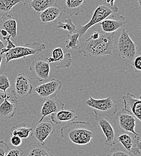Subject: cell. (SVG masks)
Returning a JSON list of instances; mask_svg holds the SVG:
<instances>
[{
	"label": "cell",
	"mask_w": 141,
	"mask_h": 156,
	"mask_svg": "<svg viewBox=\"0 0 141 156\" xmlns=\"http://www.w3.org/2000/svg\"><path fill=\"white\" fill-rule=\"evenodd\" d=\"M60 135L67 142L79 145H88L90 144H93L92 140L96 132L90 122L73 121L61 128Z\"/></svg>",
	"instance_id": "obj_1"
},
{
	"label": "cell",
	"mask_w": 141,
	"mask_h": 156,
	"mask_svg": "<svg viewBox=\"0 0 141 156\" xmlns=\"http://www.w3.org/2000/svg\"><path fill=\"white\" fill-rule=\"evenodd\" d=\"M114 36L115 33H100L99 38L92 39L89 37L82 42L78 46V51L86 58L112 55Z\"/></svg>",
	"instance_id": "obj_2"
},
{
	"label": "cell",
	"mask_w": 141,
	"mask_h": 156,
	"mask_svg": "<svg viewBox=\"0 0 141 156\" xmlns=\"http://www.w3.org/2000/svg\"><path fill=\"white\" fill-rule=\"evenodd\" d=\"M46 49L44 44L37 41H30L24 46H16L4 54L5 63L17 59L38 54Z\"/></svg>",
	"instance_id": "obj_3"
},
{
	"label": "cell",
	"mask_w": 141,
	"mask_h": 156,
	"mask_svg": "<svg viewBox=\"0 0 141 156\" xmlns=\"http://www.w3.org/2000/svg\"><path fill=\"white\" fill-rule=\"evenodd\" d=\"M118 10V7L116 5L115 7L108 6L104 4H102L98 5L95 10L94 11L91 20L88 23L83 25H78L76 26V29L75 33L79 34V38L83 37V36L86 33V31L92 27L93 25L100 23L103 20L108 18L113 13H116Z\"/></svg>",
	"instance_id": "obj_4"
},
{
	"label": "cell",
	"mask_w": 141,
	"mask_h": 156,
	"mask_svg": "<svg viewBox=\"0 0 141 156\" xmlns=\"http://www.w3.org/2000/svg\"><path fill=\"white\" fill-rule=\"evenodd\" d=\"M82 103L93 109L94 111L98 112L100 115L106 116L108 118L114 116L118 110V107L115 103L112 101L110 96L104 98H94L91 96L89 98Z\"/></svg>",
	"instance_id": "obj_5"
},
{
	"label": "cell",
	"mask_w": 141,
	"mask_h": 156,
	"mask_svg": "<svg viewBox=\"0 0 141 156\" xmlns=\"http://www.w3.org/2000/svg\"><path fill=\"white\" fill-rule=\"evenodd\" d=\"M116 49L118 55L122 58L132 60L136 55L137 46L124 28H121Z\"/></svg>",
	"instance_id": "obj_6"
},
{
	"label": "cell",
	"mask_w": 141,
	"mask_h": 156,
	"mask_svg": "<svg viewBox=\"0 0 141 156\" xmlns=\"http://www.w3.org/2000/svg\"><path fill=\"white\" fill-rule=\"evenodd\" d=\"M95 119L106 137L104 144L109 147H113L117 142V137L110 118L100 115L94 111Z\"/></svg>",
	"instance_id": "obj_7"
},
{
	"label": "cell",
	"mask_w": 141,
	"mask_h": 156,
	"mask_svg": "<svg viewBox=\"0 0 141 156\" xmlns=\"http://www.w3.org/2000/svg\"><path fill=\"white\" fill-rule=\"evenodd\" d=\"M55 131L54 124L51 121L37 122L31 132V137L42 145H45L46 139Z\"/></svg>",
	"instance_id": "obj_8"
},
{
	"label": "cell",
	"mask_w": 141,
	"mask_h": 156,
	"mask_svg": "<svg viewBox=\"0 0 141 156\" xmlns=\"http://www.w3.org/2000/svg\"><path fill=\"white\" fill-rule=\"evenodd\" d=\"M117 141L119 142L123 148L130 153L134 155L141 154V140L139 135L132 133H122L117 136Z\"/></svg>",
	"instance_id": "obj_9"
},
{
	"label": "cell",
	"mask_w": 141,
	"mask_h": 156,
	"mask_svg": "<svg viewBox=\"0 0 141 156\" xmlns=\"http://www.w3.org/2000/svg\"><path fill=\"white\" fill-rule=\"evenodd\" d=\"M30 70L33 76L39 82L45 81L49 78L50 64L43 57L33 61L30 64Z\"/></svg>",
	"instance_id": "obj_10"
},
{
	"label": "cell",
	"mask_w": 141,
	"mask_h": 156,
	"mask_svg": "<svg viewBox=\"0 0 141 156\" xmlns=\"http://www.w3.org/2000/svg\"><path fill=\"white\" fill-rule=\"evenodd\" d=\"M64 103L57 96L45 98L42 102L41 107V118L37 122H40L48 115L56 113L64 109Z\"/></svg>",
	"instance_id": "obj_11"
},
{
	"label": "cell",
	"mask_w": 141,
	"mask_h": 156,
	"mask_svg": "<svg viewBox=\"0 0 141 156\" xmlns=\"http://www.w3.org/2000/svg\"><path fill=\"white\" fill-rule=\"evenodd\" d=\"M50 64L57 69L69 68L73 62L70 53H65L60 47L55 48L52 52V57L46 58Z\"/></svg>",
	"instance_id": "obj_12"
},
{
	"label": "cell",
	"mask_w": 141,
	"mask_h": 156,
	"mask_svg": "<svg viewBox=\"0 0 141 156\" xmlns=\"http://www.w3.org/2000/svg\"><path fill=\"white\" fill-rule=\"evenodd\" d=\"M122 103L124 107L121 111L127 112L133 117L141 120V96L137 98L133 94L127 93L122 96Z\"/></svg>",
	"instance_id": "obj_13"
},
{
	"label": "cell",
	"mask_w": 141,
	"mask_h": 156,
	"mask_svg": "<svg viewBox=\"0 0 141 156\" xmlns=\"http://www.w3.org/2000/svg\"><path fill=\"white\" fill-rule=\"evenodd\" d=\"M62 82L57 79H52L48 82L37 86L35 91L41 98H46L52 96H57L60 90Z\"/></svg>",
	"instance_id": "obj_14"
},
{
	"label": "cell",
	"mask_w": 141,
	"mask_h": 156,
	"mask_svg": "<svg viewBox=\"0 0 141 156\" xmlns=\"http://www.w3.org/2000/svg\"><path fill=\"white\" fill-rule=\"evenodd\" d=\"M115 119L118 126L122 131L139 135L135 130L136 127L135 117L129 113H125L121 111L119 112H117Z\"/></svg>",
	"instance_id": "obj_15"
},
{
	"label": "cell",
	"mask_w": 141,
	"mask_h": 156,
	"mask_svg": "<svg viewBox=\"0 0 141 156\" xmlns=\"http://www.w3.org/2000/svg\"><path fill=\"white\" fill-rule=\"evenodd\" d=\"M15 92L20 98H26L33 91V87L31 83L30 79L23 73L17 75L15 79Z\"/></svg>",
	"instance_id": "obj_16"
},
{
	"label": "cell",
	"mask_w": 141,
	"mask_h": 156,
	"mask_svg": "<svg viewBox=\"0 0 141 156\" xmlns=\"http://www.w3.org/2000/svg\"><path fill=\"white\" fill-rule=\"evenodd\" d=\"M110 16V18H107L99 23L104 33H115L126 23L125 19L123 16H118L111 15Z\"/></svg>",
	"instance_id": "obj_17"
},
{
	"label": "cell",
	"mask_w": 141,
	"mask_h": 156,
	"mask_svg": "<svg viewBox=\"0 0 141 156\" xmlns=\"http://www.w3.org/2000/svg\"><path fill=\"white\" fill-rule=\"evenodd\" d=\"M6 31L11 38L15 39L17 36V22L11 15L7 14L0 18V31Z\"/></svg>",
	"instance_id": "obj_18"
},
{
	"label": "cell",
	"mask_w": 141,
	"mask_h": 156,
	"mask_svg": "<svg viewBox=\"0 0 141 156\" xmlns=\"http://www.w3.org/2000/svg\"><path fill=\"white\" fill-rule=\"evenodd\" d=\"M86 0H65L63 12L70 16H77L83 12L84 5Z\"/></svg>",
	"instance_id": "obj_19"
},
{
	"label": "cell",
	"mask_w": 141,
	"mask_h": 156,
	"mask_svg": "<svg viewBox=\"0 0 141 156\" xmlns=\"http://www.w3.org/2000/svg\"><path fill=\"white\" fill-rule=\"evenodd\" d=\"M78 118L74 110H62L50 115V119L54 124H59L64 122L73 121Z\"/></svg>",
	"instance_id": "obj_20"
},
{
	"label": "cell",
	"mask_w": 141,
	"mask_h": 156,
	"mask_svg": "<svg viewBox=\"0 0 141 156\" xmlns=\"http://www.w3.org/2000/svg\"><path fill=\"white\" fill-rule=\"evenodd\" d=\"M62 13L63 10L58 6H52L41 12L40 19L43 23L53 22L60 18Z\"/></svg>",
	"instance_id": "obj_21"
},
{
	"label": "cell",
	"mask_w": 141,
	"mask_h": 156,
	"mask_svg": "<svg viewBox=\"0 0 141 156\" xmlns=\"http://www.w3.org/2000/svg\"><path fill=\"white\" fill-rule=\"evenodd\" d=\"M26 156H54L49 148L38 142H32L29 144Z\"/></svg>",
	"instance_id": "obj_22"
},
{
	"label": "cell",
	"mask_w": 141,
	"mask_h": 156,
	"mask_svg": "<svg viewBox=\"0 0 141 156\" xmlns=\"http://www.w3.org/2000/svg\"><path fill=\"white\" fill-rule=\"evenodd\" d=\"M7 98L0 105V118L4 119H10L12 118L15 115L17 109L16 105L9 101Z\"/></svg>",
	"instance_id": "obj_23"
},
{
	"label": "cell",
	"mask_w": 141,
	"mask_h": 156,
	"mask_svg": "<svg viewBox=\"0 0 141 156\" xmlns=\"http://www.w3.org/2000/svg\"><path fill=\"white\" fill-rule=\"evenodd\" d=\"M58 0H32L28 5L36 12H42L46 9L57 5Z\"/></svg>",
	"instance_id": "obj_24"
},
{
	"label": "cell",
	"mask_w": 141,
	"mask_h": 156,
	"mask_svg": "<svg viewBox=\"0 0 141 156\" xmlns=\"http://www.w3.org/2000/svg\"><path fill=\"white\" fill-rule=\"evenodd\" d=\"M32 130L31 127H28L26 124L22 122L10 129L11 136H16L21 139H26L30 136Z\"/></svg>",
	"instance_id": "obj_25"
},
{
	"label": "cell",
	"mask_w": 141,
	"mask_h": 156,
	"mask_svg": "<svg viewBox=\"0 0 141 156\" xmlns=\"http://www.w3.org/2000/svg\"><path fill=\"white\" fill-rule=\"evenodd\" d=\"M21 0H0V16L7 15Z\"/></svg>",
	"instance_id": "obj_26"
},
{
	"label": "cell",
	"mask_w": 141,
	"mask_h": 156,
	"mask_svg": "<svg viewBox=\"0 0 141 156\" xmlns=\"http://www.w3.org/2000/svg\"><path fill=\"white\" fill-rule=\"evenodd\" d=\"M79 36L76 33L67 34V40L65 41L66 50L69 49L78 50L79 46Z\"/></svg>",
	"instance_id": "obj_27"
},
{
	"label": "cell",
	"mask_w": 141,
	"mask_h": 156,
	"mask_svg": "<svg viewBox=\"0 0 141 156\" xmlns=\"http://www.w3.org/2000/svg\"><path fill=\"white\" fill-rule=\"evenodd\" d=\"M57 28L64 29L68 31L69 34H72L75 33L76 29V26L73 23L71 18H68L65 20L64 22H62L61 21L58 22L57 25Z\"/></svg>",
	"instance_id": "obj_28"
},
{
	"label": "cell",
	"mask_w": 141,
	"mask_h": 156,
	"mask_svg": "<svg viewBox=\"0 0 141 156\" xmlns=\"http://www.w3.org/2000/svg\"><path fill=\"white\" fill-rule=\"evenodd\" d=\"M107 156H136L125 150L123 147L112 148L108 154Z\"/></svg>",
	"instance_id": "obj_29"
},
{
	"label": "cell",
	"mask_w": 141,
	"mask_h": 156,
	"mask_svg": "<svg viewBox=\"0 0 141 156\" xmlns=\"http://www.w3.org/2000/svg\"><path fill=\"white\" fill-rule=\"evenodd\" d=\"M10 87V80L6 73H0V90L6 93L7 90Z\"/></svg>",
	"instance_id": "obj_30"
},
{
	"label": "cell",
	"mask_w": 141,
	"mask_h": 156,
	"mask_svg": "<svg viewBox=\"0 0 141 156\" xmlns=\"http://www.w3.org/2000/svg\"><path fill=\"white\" fill-rule=\"evenodd\" d=\"M2 39H3V40H6L7 45H6L5 47H4L2 49L1 52H0V54L2 55H4L5 53H6L7 51H9L10 49H11L12 48H14L16 46V45L13 43V41H11V40H10L11 39V37L9 35L7 36V37H2Z\"/></svg>",
	"instance_id": "obj_31"
},
{
	"label": "cell",
	"mask_w": 141,
	"mask_h": 156,
	"mask_svg": "<svg viewBox=\"0 0 141 156\" xmlns=\"http://www.w3.org/2000/svg\"><path fill=\"white\" fill-rule=\"evenodd\" d=\"M133 66L135 69V71L137 73L140 72L141 70V55H136L133 58Z\"/></svg>",
	"instance_id": "obj_32"
},
{
	"label": "cell",
	"mask_w": 141,
	"mask_h": 156,
	"mask_svg": "<svg viewBox=\"0 0 141 156\" xmlns=\"http://www.w3.org/2000/svg\"><path fill=\"white\" fill-rule=\"evenodd\" d=\"M10 150L9 146L3 140H0V156H5Z\"/></svg>",
	"instance_id": "obj_33"
},
{
	"label": "cell",
	"mask_w": 141,
	"mask_h": 156,
	"mask_svg": "<svg viewBox=\"0 0 141 156\" xmlns=\"http://www.w3.org/2000/svg\"><path fill=\"white\" fill-rule=\"evenodd\" d=\"M23 151L20 148H15L9 150L5 156H23Z\"/></svg>",
	"instance_id": "obj_34"
},
{
	"label": "cell",
	"mask_w": 141,
	"mask_h": 156,
	"mask_svg": "<svg viewBox=\"0 0 141 156\" xmlns=\"http://www.w3.org/2000/svg\"><path fill=\"white\" fill-rule=\"evenodd\" d=\"M10 142L15 147H19L22 143V139L19 137L16 136H11Z\"/></svg>",
	"instance_id": "obj_35"
},
{
	"label": "cell",
	"mask_w": 141,
	"mask_h": 156,
	"mask_svg": "<svg viewBox=\"0 0 141 156\" xmlns=\"http://www.w3.org/2000/svg\"><path fill=\"white\" fill-rule=\"evenodd\" d=\"M8 98V94L0 90V105L4 102V101Z\"/></svg>",
	"instance_id": "obj_36"
},
{
	"label": "cell",
	"mask_w": 141,
	"mask_h": 156,
	"mask_svg": "<svg viewBox=\"0 0 141 156\" xmlns=\"http://www.w3.org/2000/svg\"><path fill=\"white\" fill-rule=\"evenodd\" d=\"M106 3V4H108L110 5L111 7H115L116 5L114 4V2H115V0H104Z\"/></svg>",
	"instance_id": "obj_37"
},
{
	"label": "cell",
	"mask_w": 141,
	"mask_h": 156,
	"mask_svg": "<svg viewBox=\"0 0 141 156\" xmlns=\"http://www.w3.org/2000/svg\"><path fill=\"white\" fill-rule=\"evenodd\" d=\"M0 33H1V36H2V37H7V36H9L8 33H7L6 31H4V30H1V31H0Z\"/></svg>",
	"instance_id": "obj_38"
},
{
	"label": "cell",
	"mask_w": 141,
	"mask_h": 156,
	"mask_svg": "<svg viewBox=\"0 0 141 156\" xmlns=\"http://www.w3.org/2000/svg\"><path fill=\"white\" fill-rule=\"evenodd\" d=\"M32 0H21V2L24 5H28L30 2H31Z\"/></svg>",
	"instance_id": "obj_39"
},
{
	"label": "cell",
	"mask_w": 141,
	"mask_h": 156,
	"mask_svg": "<svg viewBox=\"0 0 141 156\" xmlns=\"http://www.w3.org/2000/svg\"><path fill=\"white\" fill-rule=\"evenodd\" d=\"M4 48V43L0 40V52H1L2 49Z\"/></svg>",
	"instance_id": "obj_40"
},
{
	"label": "cell",
	"mask_w": 141,
	"mask_h": 156,
	"mask_svg": "<svg viewBox=\"0 0 141 156\" xmlns=\"http://www.w3.org/2000/svg\"><path fill=\"white\" fill-rule=\"evenodd\" d=\"M137 2H138V6H139V9H141V0H137Z\"/></svg>",
	"instance_id": "obj_41"
},
{
	"label": "cell",
	"mask_w": 141,
	"mask_h": 156,
	"mask_svg": "<svg viewBox=\"0 0 141 156\" xmlns=\"http://www.w3.org/2000/svg\"><path fill=\"white\" fill-rule=\"evenodd\" d=\"M2 55L0 54V69H1V63H2Z\"/></svg>",
	"instance_id": "obj_42"
}]
</instances>
